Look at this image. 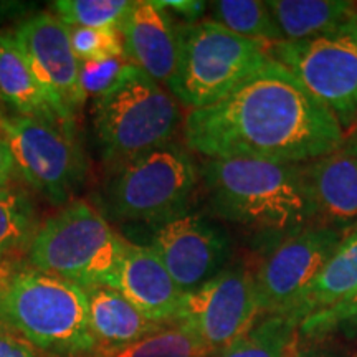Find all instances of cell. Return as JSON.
<instances>
[{
    "label": "cell",
    "instance_id": "obj_1",
    "mask_svg": "<svg viewBox=\"0 0 357 357\" xmlns=\"http://www.w3.org/2000/svg\"><path fill=\"white\" fill-rule=\"evenodd\" d=\"M182 132L187 149L207 159L283 164L310 162L344 142L336 116L275 60L222 101L190 109Z\"/></svg>",
    "mask_w": 357,
    "mask_h": 357
},
{
    "label": "cell",
    "instance_id": "obj_2",
    "mask_svg": "<svg viewBox=\"0 0 357 357\" xmlns=\"http://www.w3.org/2000/svg\"><path fill=\"white\" fill-rule=\"evenodd\" d=\"M213 215L268 247L316 223L301 164L225 158L199 171Z\"/></svg>",
    "mask_w": 357,
    "mask_h": 357
},
{
    "label": "cell",
    "instance_id": "obj_3",
    "mask_svg": "<svg viewBox=\"0 0 357 357\" xmlns=\"http://www.w3.org/2000/svg\"><path fill=\"white\" fill-rule=\"evenodd\" d=\"M0 324L52 357H89L98 351L86 291L30 265L0 271Z\"/></svg>",
    "mask_w": 357,
    "mask_h": 357
},
{
    "label": "cell",
    "instance_id": "obj_4",
    "mask_svg": "<svg viewBox=\"0 0 357 357\" xmlns=\"http://www.w3.org/2000/svg\"><path fill=\"white\" fill-rule=\"evenodd\" d=\"M126 238L84 200H73L38 227L29 265L89 289L114 288Z\"/></svg>",
    "mask_w": 357,
    "mask_h": 357
},
{
    "label": "cell",
    "instance_id": "obj_5",
    "mask_svg": "<svg viewBox=\"0 0 357 357\" xmlns=\"http://www.w3.org/2000/svg\"><path fill=\"white\" fill-rule=\"evenodd\" d=\"M271 58L266 47L212 20L177 25V63L167 89L190 109L227 98Z\"/></svg>",
    "mask_w": 357,
    "mask_h": 357
},
{
    "label": "cell",
    "instance_id": "obj_6",
    "mask_svg": "<svg viewBox=\"0 0 357 357\" xmlns=\"http://www.w3.org/2000/svg\"><path fill=\"white\" fill-rule=\"evenodd\" d=\"M182 121L172 93L136 65L93 100V126L102 158L119 164L172 142Z\"/></svg>",
    "mask_w": 357,
    "mask_h": 357
},
{
    "label": "cell",
    "instance_id": "obj_7",
    "mask_svg": "<svg viewBox=\"0 0 357 357\" xmlns=\"http://www.w3.org/2000/svg\"><path fill=\"white\" fill-rule=\"evenodd\" d=\"M116 166L102 190L111 220L153 225L190 211L199 171L184 146L172 141Z\"/></svg>",
    "mask_w": 357,
    "mask_h": 357
},
{
    "label": "cell",
    "instance_id": "obj_8",
    "mask_svg": "<svg viewBox=\"0 0 357 357\" xmlns=\"http://www.w3.org/2000/svg\"><path fill=\"white\" fill-rule=\"evenodd\" d=\"M278 61L323 102L341 124L342 132L357 123V25L354 17L331 32L300 42L266 47Z\"/></svg>",
    "mask_w": 357,
    "mask_h": 357
},
{
    "label": "cell",
    "instance_id": "obj_9",
    "mask_svg": "<svg viewBox=\"0 0 357 357\" xmlns=\"http://www.w3.org/2000/svg\"><path fill=\"white\" fill-rule=\"evenodd\" d=\"M0 134L26 184L53 204L68 202L86 171L77 131L29 116L0 114Z\"/></svg>",
    "mask_w": 357,
    "mask_h": 357
},
{
    "label": "cell",
    "instance_id": "obj_10",
    "mask_svg": "<svg viewBox=\"0 0 357 357\" xmlns=\"http://www.w3.org/2000/svg\"><path fill=\"white\" fill-rule=\"evenodd\" d=\"M134 235L144 236L147 247L184 293L202 287L229 265L231 238L225 227L204 213H184L153 223L134 225Z\"/></svg>",
    "mask_w": 357,
    "mask_h": 357
},
{
    "label": "cell",
    "instance_id": "obj_11",
    "mask_svg": "<svg viewBox=\"0 0 357 357\" xmlns=\"http://www.w3.org/2000/svg\"><path fill=\"white\" fill-rule=\"evenodd\" d=\"M341 240L342 235L331 227L311 223L268 247L252 270L261 318L287 316L323 271Z\"/></svg>",
    "mask_w": 357,
    "mask_h": 357
},
{
    "label": "cell",
    "instance_id": "obj_12",
    "mask_svg": "<svg viewBox=\"0 0 357 357\" xmlns=\"http://www.w3.org/2000/svg\"><path fill=\"white\" fill-rule=\"evenodd\" d=\"M260 319L252 268L236 261L200 288L185 293L177 323L192 329L211 356H215L243 337Z\"/></svg>",
    "mask_w": 357,
    "mask_h": 357
},
{
    "label": "cell",
    "instance_id": "obj_13",
    "mask_svg": "<svg viewBox=\"0 0 357 357\" xmlns=\"http://www.w3.org/2000/svg\"><path fill=\"white\" fill-rule=\"evenodd\" d=\"M48 105L63 126L77 129L75 118L86 101L79 86V61L70 42V26L56 15L40 12L13 32Z\"/></svg>",
    "mask_w": 357,
    "mask_h": 357
},
{
    "label": "cell",
    "instance_id": "obj_14",
    "mask_svg": "<svg viewBox=\"0 0 357 357\" xmlns=\"http://www.w3.org/2000/svg\"><path fill=\"white\" fill-rule=\"evenodd\" d=\"M314 220L347 234L357 227V154L341 146L301 164Z\"/></svg>",
    "mask_w": 357,
    "mask_h": 357
},
{
    "label": "cell",
    "instance_id": "obj_15",
    "mask_svg": "<svg viewBox=\"0 0 357 357\" xmlns=\"http://www.w3.org/2000/svg\"><path fill=\"white\" fill-rule=\"evenodd\" d=\"M114 289L158 324H174L181 316L185 293L147 247L126 240Z\"/></svg>",
    "mask_w": 357,
    "mask_h": 357
},
{
    "label": "cell",
    "instance_id": "obj_16",
    "mask_svg": "<svg viewBox=\"0 0 357 357\" xmlns=\"http://www.w3.org/2000/svg\"><path fill=\"white\" fill-rule=\"evenodd\" d=\"M119 32L124 56L159 84H167L177 63V25L155 0L132 2Z\"/></svg>",
    "mask_w": 357,
    "mask_h": 357
},
{
    "label": "cell",
    "instance_id": "obj_17",
    "mask_svg": "<svg viewBox=\"0 0 357 357\" xmlns=\"http://www.w3.org/2000/svg\"><path fill=\"white\" fill-rule=\"evenodd\" d=\"M84 291L89 306V328L98 351L128 346L164 328L147 319L118 289L95 287Z\"/></svg>",
    "mask_w": 357,
    "mask_h": 357
},
{
    "label": "cell",
    "instance_id": "obj_18",
    "mask_svg": "<svg viewBox=\"0 0 357 357\" xmlns=\"http://www.w3.org/2000/svg\"><path fill=\"white\" fill-rule=\"evenodd\" d=\"M357 289V227L342 236L323 271L316 276L287 316L298 324L307 316L328 310Z\"/></svg>",
    "mask_w": 357,
    "mask_h": 357
},
{
    "label": "cell",
    "instance_id": "obj_19",
    "mask_svg": "<svg viewBox=\"0 0 357 357\" xmlns=\"http://www.w3.org/2000/svg\"><path fill=\"white\" fill-rule=\"evenodd\" d=\"M0 101L15 111V114L70 129L63 126L53 113L13 33L8 32L0 33Z\"/></svg>",
    "mask_w": 357,
    "mask_h": 357
},
{
    "label": "cell",
    "instance_id": "obj_20",
    "mask_svg": "<svg viewBox=\"0 0 357 357\" xmlns=\"http://www.w3.org/2000/svg\"><path fill=\"white\" fill-rule=\"evenodd\" d=\"M284 42H300L337 29L354 17L347 0H271L266 2Z\"/></svg>",
    "mask_w": 357,
    "mask_h": 357
},
{
    "label": "cell",
    "instance_id": "obj_21",
    "mask_svg": "<svg viewBox=\"0 0 357 357\" xmlns=\"http://www.w3.org/2000/svg\"><path fill=\"white\" fill-rule=\"evenodd\" d=\"M212 12V22L225 26L227 30L240 37L255 40L270 47L283 42L278 26L266 2L260 0H218L208 3Z\"/></svg>",
    "mask_w": 357,
    "mask_h": 357
},
{
    "label": "cell",
    "instance_id": "obj_22",
    "mask_svg": "<svg viewBox=\"0 0 357 357\" xmlns=\"http://www.w3.org/2000/svg\"><path fill=\"white\" fill-rule=\"evenodd\" d=\"M37 230L30 199L10 185L0 187V265L29 252Z\"/></svg>",
    "mask_w": 357,
    "mask_h": 357
},
{
    "label": "cell",
    "instance_id": "obj_23",
    "mask_svg": "<svg viewBox=\"0 0 357 357\" xmlns=\"http://www.w3.org/2000/svg\"><path fill=\"white\" fill-rule=\"evenodd\" d=\"M89 357H211V352L192 329L174 323L131 344L100 349Z\"/></svg>",
    "mask_w": 357,
    "mask_h": 357
},
{
    "label": "cell",
    "instance_id": "obj_24",
    "mask_svg": "<svg viewBox=\"0 0 357 357\" xmlns=\"http://www.w3.org/2000/svg\"><path fill=\"white\" fill-rule=\"evenodd\" d=\"M298 321L289 316H266L243 337L213 357H287L298 334Z\"/></svg>",
    "mask_w": 357,
    "mask_h": 357
},
{
    "label": "cell",
    "instance_id": "obj_25",
    "mask_svg": "<svg viewBox=\"0 0 357 357\" xmlns=\"http://www.w3.org/2000/svg\"><path fill=\"white\" fill-rule=\"evenodd\" d=\"M132 2L129 0H58L53 10L66 26L119 29Z\"/></svg>",
    "mask_w": 357,
    "mask_h": 357
},
{
    "label": "cell",
    "instance_id": "obj_26",
    "mask_svg": "<svg viewBox=\"0 0 357 357\" xmlns=\"http://www.w3.org/2000/svg\"><path fill=\"white\" fill-rule=\"evenodd\" d=\"M70 42L78 61H98L124 56V45L119 29H86L70 26Z\"/></svg>",
    "mask_w": 357,
    "mask_h": 357
},
{
    "label": "cell",
    "instance_id": "obj_27",
    "mask_svg": "<svg viewBox=\"0 0 357 357\" xmlns=\"http://www.w3.org/2000/svg\"><path fill=\"white\" fill-rule=\"evenodd\" d=\"M132 63L126 56L98 61H79V86L84 98H100L119 83Z\"/></svg>",
    "mask_w": 357,
    "mask_h": 357
},
{
    "label": "cell",
    "instance_id": "obj_28",
    "mask_svg": "<svg viewBox=\"0 0 357 357\" xmlns=\"http://www.w3.org/2000/svg\"><path fill=\"white\" fill-rule=\"evenodd\" d=\"M347 328H357V289L328 310L303 319L298 326V333L303 336H328Z\"/></svg>",
    "mask_w": 357,
    "mask_h": 357
},
{
    "label": "cell",
    "instance_id": "obj_29",
    "mask_svg": "<svg viewBox=\"0 0 357 357\" xmlns=\"http://www.w3.org/2000/svg\"><path fill=\"white\" fill-rule=\"evenodd\" d=\"M287 357H349L342 347L326 336H303L298 333Z\"/></svg>",
    "mask_w": 357,
    "mask_h": 357
},
{
    "label": "cell",
    "instance_id": "obj_30",
    "mask_svg": "<svg viewBox=\"0 0 357 357\" xmlns=\"http://www.w3.org/2000/svg\"><path fill=\"white\" fill-rule=\"evenodd\" d=\"M0 357H52L35 347L24 336L0 324Z\"/></svg>",
    "mask_w": 357,
    "mask_h": 357
},
{
    "label": "cell",
    "instance_id": "obj_31",
    "mask_svg": "<svg viewBox=\"0 0 357 357\" xmlns=\"http://www.w3.org/2000/svg\"><path fill=\"white\" fill-rule=\"evenodd\" d=\"M159 6L166 8L167 12H174L181 17L185 24H197L207 10V2H197V0H159Z\"/></svg>",
    "mask_w": 357,
    "mask_h": 357
},
{
    "label": "cell",
    "instance_id": "obj_32",
    "mask_svg": "<svg viewBox=\"0 0 357 357\" xmlns=\"http://www.w3.org/2000/svg\"><path fill=\"white\" fill-rule=\"evenodd\" d=\"M13 172H15V164H13L12 151L2 134H0V187L10 184Z\"/></svg>",
    "mask_w": 357,
    "mask_h": 357
},
{
    "label": "cell",
    "instance_id": "obj_33",
    "mask_svg": "<svg viewBox=\"0 0 357 357\" xmlns=\"http://www.w3.org/2000/svg\"><path fill=\"white\" fill-rule=\"evenodd\" d=\"M26 10V3L24 2H6L0 0V22L10 19V17L19 15V13Z\"/></svg>",
    "mask_w": 357,
    "mask_h": 357
},
{
    "label": "cell",
    "instance_id": "obj_34",
    "mask_svg": "<svg viewBox=\"0 0 357 357\" xmlns=\"http://www.w3.org/2000/svg\"><path fill=\"white\" fill-rule=\"evenodd\" d=\"M342 146H346L347 149H351L352 153L357 154V123L349 131L344 132V142H342Z\"/></svg>",
    "mask_w": 357,
    "mask_h": 357
},
{
    "label": "cell",
    "instance_id": "obj_35",
    "mask_svg": "<svg viewBox=\"0 0 357 357\" xmlns=\"http://www.w3.org/2000/svg\"><path fill=\"white\" fill-rule=\"evenodd\" d=\"M354 22H356V25H357V8H356V13H354Z\"/></svg>",
    "mask_w": 357,
    "mask_h": 357
}]
</instances>
